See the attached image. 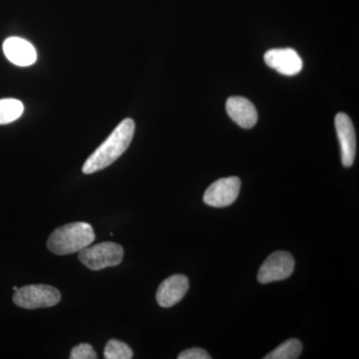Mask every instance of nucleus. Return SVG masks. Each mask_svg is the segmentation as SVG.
<instances>
[{
  "label": "nucleus",
  "instance_id": "nucleus-1",
  "mask_svg": "<svg viewBox=\"0 0 359 359\" xmlns=\"http://www.w3.org/2000/svg\"><path fill=\"white\" fill-rule=\"evenodd\" d=\"M134 132L133 120L130 118L123 120L105 142L85 162L82 168L83 173L93 174L113 164L128 149L133 139Z\"/></svg>",
  "mask_w": 359,
  "mask_h": 359
},
{
  "label": "nucleus",
  "instance_id": "nucleus-2",
  "mask_svg": "<svg viewBox=\"0 0 359 359\" xmlns=\"http://www.w3.org/2000/svg\"><path fill=\"white\" fill-rule=\"evenodd\" d=\"M95 241L91 224L77 222L56 229L47 241V248L55 255L74 254L89 247Z\"/></svg>",
  "mask_w": 359,
  "mask_h": 359
},
{
  "label": "nucleus",
  "instance_id": "nucleus-3",
  "mask_svg": "<svg viewBox=\"0 0 359 359\" xmlns=\"http://www.w3.org/2000/svg\"><path fill=\"white\" fill-rule=\"evenodd\" d=\"M124 257L122 245L112 242L100 243L80 250L78 259L91 271H100L121 264Z\"/></svg>",
  "mask_w": 359,
  "mask_h": 359
},
{
  "label": "nucleus",
  "instance_id": "nucleus-4",
  "mask_svg": "<svg viewBox=\"0 0 359 359\" xmlns=\"http://www.w3.org/2000/svg\"><path fill=\"white\" fill-rule=\"evenodd\" d=\"M60 292L48 285H29L15 290L13 302L18 308L37 309L51 308L60 302Z\"/></svg>",
  "mask_w": 359,
  "mask_h": 359
},
{
  "label": "nucleus",
  "instance_id": "nucleus-5",
  "mask_svg": "<svg viewBox=\"0 0 359 359\" xmlns=\"http://www.w3.org/2000/svg\"><path fill=\"white\" fill-rule=\"evenodd\" d=\"M294 257L287 252H273L264 261L257 273V280L261 283L280 282L290 278L294 273Z\"/></svg>",
  "mask_w": 359,
  "mask_h": 359
},
{
  "label": "nucleus",
  "instance_id": "nucleus-6",
  "mask_svg": "<svg viewBox=\"0 0 359 359\" xmlns=\"http://www.w3.org/2000/svg\"><path fill=\"white\" fill-rule=\"evenodd\" d=\"M240 190L241 180L238 177L219 179L205 190L203 200L212 207H226L238 199Z\"/></svg>",
  "mask_w": 359,
  "mask_h": 359
},
{
  "label": "nucleus",
  "instance_id": "nucleus-7",
  "mask_svg": "<svg viewBox=\"0 0 359 359\" xmlns=\"http://www.w3.org/2000/svg\"><path fill=\"white\" fill-rule=\"evenodd\" d=\"M335 130L341 151V162L344 167L353 166L356 154V136L353 123L346 113L335 116Z\"/></svg>",
  "mask_w": 359,
  "mask_h": 359
},
{
  "label": "nucleus",
  "instance_id": "nucleus-8",
  "mask_svg": "<svg viewBox=\"0 0 359 359\" xmlns=\"http://www.w3.org/2000/svg\"><path fill=\"white\" fill-rule=\"evenodd\" d=\"M264 62L269 67L287 76H294L302 69V60L294 49L276 48L266 51Z\"/></svg>",
  "mask_w": 359,
  "mask_h": 359
},
{
  "label": "nucleus",
  "instance_id": "nucleus-9",
  "mask_svg": "<svg viewBox=\"0 0 359 359\" xmlns=\"http://www.w3.org/2000/svg\"><path fill=\"white\" fill-rule=\"evenodd\" d=\"M188 290V278L184 275H174L161 283L156 299L162 308H172L182 301Z\"/></svg>",
  "mask_w": 359,
  "mask_h": 359
},
{
  "label": "nucleus",
  "instance_id": "nucleus-10",
  "mask_svg": "<svg viewBox=\"0 0 359 359\" xmlns=\"http://www.w3.org/2000/svg\"><path fill=\"white\" fill-rule=\"evenodd\" d=\"M226 109L231 119L242 128L250 129L257 124L256 107L245 97H230L226 101Z\"/></svg>",
  "mask_w": 359,
  "mask_h": 359
},
{
  "label": "nucleus",
  "instance_id": "nucleus-11",
  "mask_svg": "<svg viewBox=\"0 0 359 359\" xmlns=\"http://www.w3.org/2000/svg\"><path fill=\"white\" fill-rule=\"evenodd\" d=\"M4 52L11 63L20 67L34 65L37 58L34 46L20 37L6 39L4 43Z\"/></svg>",
  "mask_w": 359,
  "mask_h": 359
},
{
  "label": "nucleus",
  "instance_id": "nucleus-12",
  "mask_svg": "<svg viewBox=\"0 0 359 359\" xmlns=\"http://www.w3.org/2000/svg\"><path fill=\"white\" fill-rule=\"evenodd\" d=\"M302 344L299 339L287 340L273 349L271 353L266 354L264 359H297L301 356Z\"/></svg>",
  "mask_w": 359,
  "mask_h": 359
},
{
  "label": "nucleus",
  "instance_id": "nucleus-13",
  "mask_svg": "<svg viewBox=\"0 0 359 359\" xmlns=\"http://www.w3.org/2000/svg\"><path fill=\"white\" fill-rule=\"evenodd\" d=\"M25 106L18 99H2L0 100V125L9 124L22 115Z\"/></svg>",
  "mask_w": 359,
  "mask_h": 359
},
{
  "label": "nucleus",
  "instance_id": "nucleus-14",
  "mask_svg": "<svg viewBox=\"0 0 359 359\" xmlns=\"http://www.w3.org/2000/svg\"><path fill=\"white\" fill-rule=\"evenodd\" d=\"M104 358L106 359H131L133 351L128 344L117 339H110L104 349Z\"/></svg>",
  "mask_w": 359,
  "mask_h": 359
},
{
  "label": "nucleus",
  "instance_id": "nucleus-15",
  "mask_svg": "<svg viewBox=\"0 0 359 359\" xmlns=\"http://www.w3.org/2000/svg\"><path fill=\"white\" fill-rule=\"evenodd\" d=\"M71 359H96L97 354L93 347L88 344H81L73 347L70 354Z\"/></svg>",
  "mask_w": 359,
  "mask_h": 359
},
{
  "label": "nucleus",
  "instance_id": "nucleus-16",
  "mask_svg": "<svg viewBox=\"0 0 359 359\" xmlns=\"http://www.w3.org/2000/svg\"><path fill=\"white\" fill-rule=\"evenodd\" d=\"M179 359H210L211 355L199 347H194V348L186 349L183 353L179 354Z\"/></svg>",
  "mask_w": 359,
  "mask_h": 359
},
{
  "label": "nucleus",
  "instance_id": "nucleus-17",
  "mask_svg": "<svg viewBox=\"0 0 359 359\" xmlns=\"http://www.w3.org/2000/svg\"><path fill=\"white\" fill-rule=\"evenodd\" d=\"M18 287H13V290H18Z\"/></svg>",
  "mask_w": 359,
  "mask_h": 359
}]
</instances>
